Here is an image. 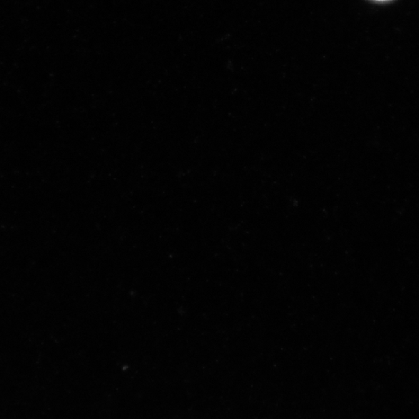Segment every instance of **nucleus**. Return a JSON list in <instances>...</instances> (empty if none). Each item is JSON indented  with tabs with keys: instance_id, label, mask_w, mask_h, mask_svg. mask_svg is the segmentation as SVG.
Here are the masks:
<instances>
[{
	"instance_id": "obj_1",
	"label": "nucleus",
	"mask_w": 419,
	"mask_h": 419,
	"mask_svg": "<svg viewBox=\"0 0 419 419\" xmlns=\"http://www.w3.org/2000/svg\"><path fill=\"white\" fill-rule=\"evenodd\" d=\"M378 1H385V0H378Z\"/></svg>"
}]
</instances>
